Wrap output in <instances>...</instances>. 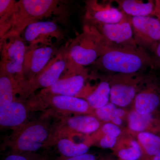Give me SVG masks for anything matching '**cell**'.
Listing matches in <instances>:
<instances>
[{
    "label": "cell",
    "instance_id": "6da1fadb",
    "mask_svg": "<svg viewBox=\"0 0 160 160\" xmlns=\"http://www.w3.org/2000/svg\"><path fill=\"white\" fill-rule=\"evenodd\" d=\"M92 65L109 74L141 73L155 66L153 58L138 46H112Z\"/></svg>",
    "mask_w": 160,
    "mask_h": 160
},
{
    "label": "cell",
    "instance_id": "7a4b0ae2",
    "mask_svg": "<svg viewBox=\"0 0 160 160\" xmlns=\"http://www.w3.org/2000/svg\"><path fill=\"white\" fill-rule=\"evenodd\" d=\"M112 45L108 43L94 26L85 23L82 32L65 50L67 59L66 69L73 70L92 65Z\"/></svg>",
    "mask_w": 160,
    "mask_h": 160
},
{
    "label": "cell",
    "instance_id": "3957f363",
    "mask_svg": "<svg viewBox=\"0 0 160 160\" xmlns=\"http://www.w3.org/2000/svg\"><path fill=\"white\" fill-rule=\"evenodd\" d=\"M59 1L21 0L17 2L8 22L0 27L1 40L11 36L20 35L32 23L49 17L57 9Z\"/></svg>",
    "mask_w": 160,
    "mask_h": 160
},
{
    "label": "cell",
    "instance_id": "277c9868",
    "mask_svg": "<svg viewBox=\"0 0 160 160\" xmlns=\"http://www.w3.org/2000/svg\"><path fill=\"white\" fill-rule=\"evenodd\" d=\"M28 46L20 35L1 40L0 74L13 78L22 86L24 82L23 65Z\"/></svg>",
    "mask_w": 160,
    "mask_h": 160
},
{
    "label": "cell",
    "instance_id": "5b68a950",
    "mask_svg": "<svg viewBox=\"0 0 160 160\" xmlns=\"http://www.w3.org/2000/svg\"><path fill=\"white\" fill-rule=\"evenodd\" d=\"M50 135L45 123H29L19 128L12 138L9 146L12 153L23 154L35 152L47 145Z\"/></svg>",
    "mask_w": 160,
    "mask_h": 160
},
{
    "label": "cell",
    "instance_id": "8992f818",
    "mask_svg": "<svg viewBox=\"0 0 160 160\" xmlns=\"http://www.w3.org/2000/svg\"><path fill=\"white\" fill-rule=\"evenodd\" d=\"M141 73L109 74L110 102L116 106L125 107L134 101L138 93V84L145 78Z\"/></svg>",
    "mask_w": 160,
    "mask_h": 160
},
{
    "label": "cell",
    "instance_id": "52a82bcc",
    "mask_svg": "<svg viewBox=\"0 0 160 160\" xmlns=\"http://www.w3.org/2000/svg\"><path fill=\"white\" fill-rule=\"evenodd\" d=\"M67 59L66 51L58 53L46 65V67L34 79L23 83L21 93L29 95L37 89H47L57 82L63 72L66 70Z\"/></svg>",
    "mask_w": 160,
    "mask_h": 160
},
{
    "label": "cell",
    "instance_id": "ba28073f",
    "mask_svg": "<svg viewBox=\"0 0 160 160\" xmlns=\"http://www.w3.org/2000/svg\"><path fill=\"white\" fill-rule=\"evenodd\" d=\"M130 19L136 45L152 51L160 41V19L154 16L130 17Z\"/></svg>",
    "mask_w": 160,
    "mask_h": 160
},
{
    "label": "cell",
    "instance_id": "9c48e42d",
    "mask_svg": "<svg viewBox=\"0 0 160 160\" xmlns=\"http://www.w3.org/2000/svg\"><path fill=\"white\" fill-rule=\"evenodd\" d=\"M55 51L54 48L48 45L28 46L23 65V84L34 79L44 69L52 59Z\"/></svg>",
    "mask_w": 160,
    "mask_h": 160
},
{
    "label": "cell",
    "instance_id": "30bf717a",
    "mask_svg": "<svg viewBox=\"0 0 160 160\" xmlns=\"http://www.w3.org/2000/svg\"><path fill=\"white\" fill-rule=\"evenodd\" d=\"M92 25L94 26L105 39L112 46H138L133 37L130 17L127 15L118 23Z\"/></svg>",
    "mask_w": 160,
    "mask_h": 160
},
{
    "label": "cell",
    "instance_id": "8fae6325",
    "mask_svg": "<svg viewBox=\"0 0 160 160\" xmlns=\"http://www.w3.org/2000/svg\"><path fill=\"white\" fill-rule=\"evenodd\" d=\"M23 39L29 46L42 45L50 46L52 38L60 39L62 33L56 23L52 21H41L30 24L23 32Z\"/></svg>",
    "mask_w": 160,
    "mask_h": 160
},
{
    "label": "cell",
    "instance_id": "7c38bea8",
    "mask_svg": "<svg viewBox=\"0 0 160 160\" xmlns=\"http://www.w3.org/2000/svg\"><path fill=\"white\" fill-rule=\"evenodd\" d=\"M100 126L99 120L92 116L79 115L64 118L55 129L52 138L56 141L71 132L90 134L97 131Z\"/></svg>",
    "mask_w": 160,
    "mask_h": 160
},
{
    "label": "cell",
    "instance_id": "4fadbf2b",
    "mask_svg": "<svg viewBox=\"0 0 160 160\" xmlns=\"http://www.w3.org/2000/svg\"><path fill=\"white\" fill-rule=\"evenodd\" d=\"M86 9V23L90 25L117 23L126 16L123 12L110 3L101 4L95 0L87 1Z\"/></svg>",
    "mask_w": 160,
    "mask_h": 160
},
{
    "label": "cell",
    "instance_id": "5bb4252c",
    "mask_svg": "<svg viewBox=\"0 0 160 160\" xmlns=\"http://www.w3.org/2000/svg\"><path fill=\"white\" fill-rule=\"evenodd\" d=\"M69 73H70L69 77L60 78L51 87L42 89L41 92L42 96L63 95L76 97L84 87L87 75V70L84 68Z\"/></svg>",
    "mask_w": 160,
    "mask_h": 160
},
{
    "label": "cell",
    "instance_id": "9a60e30c",
    "mask_svg": "<svg viewBox=\"0 0 160 160\" xmlns=\"http://www.w3.org/2000/svg\"><path fill=\"white\" fill-rule=\"evenodd\" d=\"M42 97L55 109L66 113H85L91 108L86 100L77 97L52 95Z\"/></svg>",
    "mask_w": 160,
    "mask_h": 160
},
{
    "label": "cell",
    "instance_id": "2e32d148",
    "mask_svg": "<svg viewBox=\"0 0 160 160\" xmlns=\"http://www.w3.org/2000/svg\"><path fill=\"white\" fill-rule=\"evenodd\" d=\"M27 113L26 105L15 100L9 106L0 108V125L6 128H19L26 121Z\"/></svg>",
    "mask_w": 160,
    "mask_h": 160
},
{
    "label": "cell",
    "instance_id": "e0dca14e",
    "mask_svg": "<svg viewBox=\"0 0 160 160\" xmlns=\"http://www.w3.org/2000/svg\"><path fill=\"white\" fill-rule=\"evenodd\" d=\"M134 109L140 114H152L160 104V96L153 87L139 92L134 101Z\"/></svg>",
    "mask_w": 160,
    "mask_h": 160
},
{
    "label": "cell",
    "instance_id": "ac0fdd59",
    "mask_svg": "<svg viewBox=\"0 0 160 160\" xmlns=\"http://www.w3.org/2000/svg\"><path fill=\"white\" fill-rule=\"evenodd\" d=\"M118 9L131 17L152 16L155 8V2L148 1L144 2L139 0H118L115 1Z\"/></svg>",
    "mask_w": 160,
    "mask_h": 160
},
{
    "label": "cell",
    "instance_id": "d6986e66",
    "mask_svg": "<svg viewBox=\"0 0 160 160\" xmlns=\"http://www.w3.org/2000/svg\"><path fill=\"white\" fill-rule=\"evenodd\" d=\"M0 76V108H2L16 100V94L21 92V86L11 77L2 74Z\"/></svg>",
    "mask_w": 160,
    "mask_h": 160
},
{
    "label": "cell",
    "instance_id": "ffe728a7",
    "mask_svg": "<svg viewBox=\"0 0 160 160\" xmlns=\"http://www.w3.org/2000/svg\"><path fill=\"white\" fill-rule=\"evenodd\" d=\"M110 85L108 79L100 82L94 91L88 95L86 101L92 109H96L110 102Z\"/></svg>",
    "mask_w": 160,
    "mask_h": 160
},
{
    "label": "cell",
    "instance_id": "44dd1931",
    "mask_svg": "<svg viewBox=\"0 0 160 160\" xmlns=\"http://www.w3.org/2000/svg\"><path fill=\"white\" fill-rule=\"evenodd\" d=\"M57 146L59 152L64 158L74 157L87 153L89 146L83 143H76L66 138L58 139Z\"/></svg>",
    "mask_w": 160,
    "mask_h": 160
},
{
    "label": "cell",
    "instance_id": "7402d4cb",
    "mask_svg": "<svg viewBox=\"0 0 160 160\" xmlns=\"http://www.w3.org/2000/svg\"><path fill=\"white\" fill-rule=\"evenodd\" d=\"M138 139L149 160L154 157L160 150V137L158 135L144 131L139 132Z\"/></svg>",
    "mask_w": 160,
    "mask_h": 160
},
{
    "label": "cell",
    "instance_id": "603a6c76",
    "mask_svg": "<svg viewBox=\"0 0 160 160\" xmlns=\"http://www.w3.org/2000/svg\"><path fill=\"white\" fill-rule=\"evenodd\" d=\"M95 113L99 119L113 123L119 126L122 123V118L125 114V111L110 102L99 109L95 110Z\"/></svg>",
    "mask_w": 160,
    "mask_h": 160
},
{
    "label": "cell",
    "instance_id": "cb8c5ba5",
    "mask_svg": "<svg viewBox=\"0 0 160 160\" xmlns=\"http://www.w3.org/2000/svg\"><path fill=\"white\" fill-rule=\"evenodd\" d=\"M153 121L152 114H140L135 110L130 112L128 116L129 129L136 132L145 131L150 126Z\"/></svg>",
    "mask_w": 160,
    "mask_h": 160
},
{
    "label": "cell",
    "instance_id": "d4e9b609",
    "mask_svg": "<svg viewBox=\"0 0 160 160\" xmlns=\"http://www.w3.org/2000/svg\"><path fill=\"white\" fill-rule=\"evenodd\" d=\"M142 155V147L136 140H132L128 147L119 149L117 152L120 160H139Z\"/></svg>",
    "mask_w": 160,
    "mask_h": 160
},
{
    "label": "cell",
    "instance_id": "484cf974",
    "mask_svg": "<svg viewBox=\"0 0 160 160\" xmlns=\"http://www.w3.org/2000/svg\"><path fill=\"white\" fill-rule=\"evenodd\" d=\"M16 2L13 0L0 1V27L8 22L12 14Z\"/></svg>",
    "mask_w": 160,
    "mask_h": 160
},
{
    "label": "cell",
    "instance_id": "4316f807",
    "mask_svg": "<svg viewBox=\"0 0 160 160\" xmlns=\"http://www.w3.org/2000/svg\"><path fill=\"white\" fill-rule=\"evenodd\" d=\"M102 131L105 135L118 138L121 134L122 131L119 126L112 122L104 124L102 128Z\"/></svg>",
    "mask_w": 160,
    "mask_h": 160
},
{
    "label": "cell",
    "instance_id": "83f0119b",
    "mask_svg": "<svg viewBox=\"0 0 160 160\" xmlns=\"http://www.w3.org/2000/svg\"><path fill=\"white\" fill-rule=\"evenodd\" d=\"M117 142V138L104 135L100 141V146L104 149L114 148Z\"/></svg>",
    "mask_w": 160,
    "mask_h": 160
},
{
    "label": "cell",
    "instance_id": "f1b7e54d",
    "mask_svg": "<svg viewBox=\"0 0 160 160\" xmlns=\"http://www.w3.org/2000/svg\"><path fill=\"white\" fill-rule=\"evenodd\" d=\"M64 160H100L98 159L97 157L94 154L91 153H86L85 154L69 158H65Z\"/></svg>",
    "mask_w": 160,
    "mask_h": 160
},
{
    "label": "cell",
    "instance_id": "f546056e",
    "mask_svg": "<svg viewBox=\"0 0 160 160\" xmlns=\"http://www.w3.org/2000/svg\"><path fill=\"white\" fill-rule=\"evenodd\" d=\"M4 160H32V159L31 158H29L24 154L12 153L7 156Z\"/></svg>",
    "mask_w": 160,
    "mask_h": 160
},
{
    "label": "cell",
    "instance_id": "4dcf8cb0",
    "mask_svg": "<svg viewBox=\"0 0 160 160\" xmlns=\"http://www.w3.org/2000/svg\"><path fill=\"white\" fill-rule=\"evenodd\" d=\"M152 52L154 54V57L153 58L154 60L155 65L160 64V41L156 46H155L154 49L152 50Z\"/></svg>",
    "mask_w": 160,
    "mask_h": 160
},
{
    "label": "cell",
    "instance_id": "1f68e13d",
    "mask_svg": "<svg viewBox=\"0 0 160 160\" xmlns=\"http://www.w3.org/2000/svg\"><path fill=\"white\" fill-rule=\"evenodd\" d=\"M155 8L152 16L157 17L160 19V0L155 1Z\"/></svg>",
    "mask_w": 160,
    "mask_h": 160
},
{
    "label": "cell",
    "instance_id": "d6a6232c",
    "mask_svg": "<svg viewBox=\"0 0 160 160\" xmlns=\"http://www.w3.org/2000/svg\"><path fill=\"white\" fill-rule=\"evenodd\" d=\"M150 160H160V150L156 155L153 157Z\"/></svg>",
    "mask_w": 160,
    "mask_h": 160
}]
</instances>
